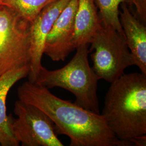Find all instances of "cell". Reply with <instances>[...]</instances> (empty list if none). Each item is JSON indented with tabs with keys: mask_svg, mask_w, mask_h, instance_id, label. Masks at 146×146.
Listing matches in <instances>:
<instances>
[{
	"mask_svg": "<svg viewBox=\"0 0 146 146\" xmlns=\"http://www.w3.org/2000/svg\"><path fill=\"white\" fill-rule=\"evenodd\" d=\"M19 100L41 110L52 120L58 135L67 136L70 146H128L110 129L100 114L61 99L49 89L29 81L17 89Z\"/></svg>",
	"mask_w": 146,
	"mask_h": 146,
	"instance_id": "cell-1",
	"label": "cell"
},
{
	"mask_svg": "<svg viewBox=\"0 0 146 146\" xmlns=\"http://www.w3.org/2000/svg\"><path fill=\"white\" fill-rule=\"evenodd\" d=\"M101 114L120 140L146 135V75L124 74L110 83Z\"/></svg>",
	"mask_w": 146,
	"mask_h": 146,
	"instance_id": "cell-2",
	"label": "cell"
},
{
	"mask_svg": "<svg viewBox=\"0 0 146 146\" xmlns=\"http://www.w3.org/2000/svg\"><path fill=\"white\" fill-rule=\"evenodd\" d=\"M73 58L63 67L50 70L43 66L35 83L47 88L59 87L75 96L74 104L85 110L100 114L98 96L100 80L89 62L88 44L76 48Z\"/></svg>",
	"mask_w": 146,
	"mask_h": 146,
	"instance_id": "cell-3",
	"label": "cell"
},
{
	"mask_svg": "<svg viewBox=\"0 0 146 146\" xmlns=\"http://www.w3.org/2000/svg\"><path fill=\"white\" fill-rule=\"evenodd\" d=\"M89 44L93 68L99 80L110 84L123 75L126 68L135 65L123 32L101 23Z\"/></svg>",
	"mask_w": 146,
	"mask_h": 146,
	"instance_id": "cell-4",
	"label": "cell"
},
{
	"mask_svg": "<svg viewBox=\"0 0 146 146\" xmlns=\"http://www.w3.org/2000/svg\"><path fill=\"white\" fill-rule=\"evenodd\" d=\"M31 23L5 5L0 7V78L30 66Z\"/></svg>",
	"mask_w": 146,
	"mask_h": 146,
	"instance_id": "cell-5",
	"label": "cell"
},
{
	"mask_svg": "<svg viewBox=\"0 0 146 146\" xmlns=\"http://www.w3.org/2000/svg\"><path fill=\"white\" fill-rule=\"evenodd\" d=\"M16 118L11 125L16 140L22 146H63L49 117L36 107L20 100L14 104Z\"/></svg>",
	"mask_w": 146,
	"mask_h": 146,
	"instance_id": "cell-6",
	"label": "cell"
},
{
	"mask_svg": "<svg viewBox=\"0 0 146 146\" xmlns=\"http://www.w3.org/2000/svg\"><path fill=\"white\" fill-rule=\"evenodd\" d=\"M70 0H57L44 8L31 23V60L28 81L35 82L42 66V56L47 35L64 7Z\"/></svg>",
	"mask_w": 146,
	"mask_h": 146,
	"instance_id": "cell-7",
	"label": "cell"
},
{
	"mask_svg": "<svg viewBox=\"0 0 146 146\" xmlns=\"http://www.w3.org/2000/svg\"><path fill=\"white\" fill-rule=\"evenodd\" d=\"M78 8V0H70L47 35L43 54L54 61H64L73 52L74 23Z\"/></svg>",
	"mask_w": 146,
	"mask_h": 146,
	"instance_id": "cell-8",
	"label": "cell"
},
{
	"mask_svg": "<svg viewBox=\"0 0 146 146\" xmlns=\"http://www.w3.org/2000/svg\"><path fill=\"white\" fill-rule=\"evenodd\" d=\"M120 21L135 65L146 75V27L134 15L127 3L121 5Z\"/></svg>",
	"mask_w": 146,
	"mask_h": 146,
	"instance_id": "cell-9",
	"label": "cell"
},
{
	"mask_svg": "<svg viewBox=\"0 0 146 146\" xmlns=\"http://www.w3.org/2000/svg\"><path fill=\"white\" fill-rule=\"evenodd\" d=\"M30 66L8 72L0 78V144L1 146H19L13 135L11 115L7 113V99L9 91L18 81L28 76Z\"/></svg>",
	"mask_w": 146,
	"mask_h": 146,
	"instance_id": "cell-10",
	"label": "cell"
},
{
	"mask_svg": "<svg viewBox=\"0 0 146 146\" xmlns=\"http://www.w3.org/2000/svg\"><path fill=\"white\" fill-rule=\"evenodd\" d=\"M101 22L95 0H78L73 46L89 44Z\"/></svg>",
	"mask_w": 146,
	"mask_h": 146,
	"instance_id": "cell-11",
	"label": "cell"
},
{
	"mask_svg": "<svg viewBox=\"0 0 146 146\" xmlns=\"http://www.w3.org/2000/svg\"><path fill=\"white\" fill-rule=\"evenodd\" d=\"M99 9V15L103 26L123 32L120 21L119 7L122 3L131 5V0H95Z\"/></svg>",
	"mask_w": 146,
	"mask_h": 146,
	"instance_id": "cell-12",
	"label": "cell"
},
{
	"mask_svg": "<svg viewBox=\"0 0 146 146\" xmlns=\"http://www.w3.org/2000/svg\"><path fill=\"white\" fill-rule=\"evenodd\" d=\"M57 0H2V5L8 7L21 18L31 23L42 9Z\"/></svg>",
	"mask_w": 146,
	"mask_h": 146,
	"instance_id": "cell-13",
	"label": "cell"
},
{
	"mask_svg": "<svg viewBox=\"0 0 146 146\" xmlns=\"http://www.w3.org/2000/svg\"><path fill=\"white\" fill-rule=\"evenodd\" d=\"M131 5H134L138 18L145 25L146 22V0H131Z\"/></svg>",
	"mask_w": 146,
	"mask_h": 146,
	"instance_id": "cell-14",
	"label": "cell"
},
{
	"mask_svg": "<svg viewBox=\"0 0 146 146\" xmlns=\"http://www.w3.org/2000/svg\"><path fill=\"white\" fill-rule=\"evenodd\" d=\"M130 142L133 146H145L146 145V135L135 137L131 139Z\"/></svg>",
	"mask_w": 146,
	"mask_h": 146,
	"instance_id": "cell-15",
	"label": "cell"
},
{
	"mask_svg": "<svg viewBox=\"0 0 146 146\" xmlns=\"http://www.w3.org/2000/svg\"><path fill=\"white\" fill-rule=\"evenodd\" d=\"M1 3H0V7H1Z\"/></svg>",
	"mask_w": 146,
	"mask_h": 146,
	"instance_id": "cell-16",
	"label": "cell"
},
{
	"mask_svg": "<svg viewBox=\"0 0 146 146\" xmlns=\"http://www.w3.org/2000/svg\"><path fill=\"white\" fill-rule=\"evenodd\" d=\"M2 1V0H0V1Z\"/></svg>",
	"mask_w": 146,
	"mask_h": 146,
	"instance_id": "cell-17",
	"label": "cell"
},
{
	"mask_svg": "<svg viewBox=\"0 0 146 146\" xmlns=\"http://www.w3.org/2000/svg\"><path fill=\"white\" fill-rule=\"evenodd\" d=\"M0 146H1V144H0Z\"/></svg>",
	"mask_w": 146,
	"mask_h": 146,
	"instance_id": "cell-18",
	"label": "cell"
}]
</instances>
